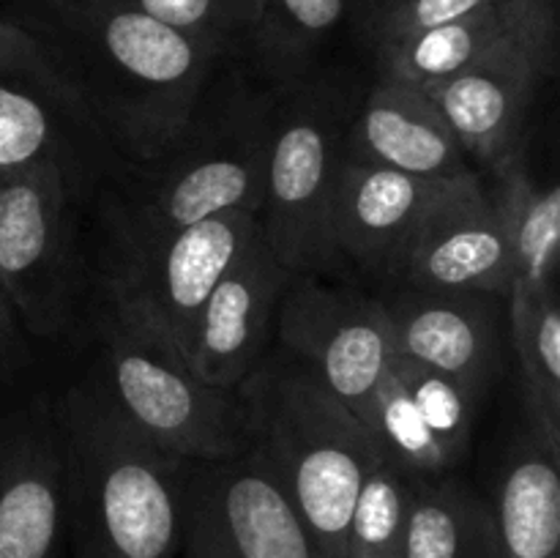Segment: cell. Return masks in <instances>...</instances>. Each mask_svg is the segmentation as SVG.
Returning a JSON list of instances; mask_svg holds the SVG:
<instances>
[{"instance_id":"cell-4","label":"cell","mask_w":560,"mask_h":558,"mask_svg":"<svg viewBox=\"0 0 560 558\" xmlns=\"http://www.w3.org/2000/svg\"><path fill=\"white\" fill-rule=\"evenodd\" d=\"M102 317L109 388L124 414L178 460H230L252 446L235 392L211 388L153 323L109 284Z\"/></svg>"},{"instance_id":"cell-9","label":"cell","mask_w":560,"mask_h":558,"mask_svg":"<svg viewBox=\"0 0 560 558\" xmlns=\"http://www.w3.org/2000/svg\"><path fill=\"white\" fill-rule=\"evenodd\" d=\"M279 342L370 430L372 399L394 356L383 301L295 277L277 312Z\"/></svg>"},{"instance_id":"cell-8","label":"cell","mask_w":560,"mask_h":558,"mask_svg":"<svg viewBox=\"0 0 560 558\" xmlns=\"http://www.w3.org/2000/svg\"><path fill=\"white\" fill-rule=\"evenodd\" d=\"M0 290L33 334H58L74 293L69 170L42 162L0 175Z\"/></svg>"},{"instance_id":"cell-1","label":"cell","mask_w":560,"mask_h":558,"mask_svg":"<svg viewBox=\"0 0 560 558\" xmlns=\"http://www.w3.org/2000/svg\"><path fill=\"white\" fill-rule=\"evenodd\" d=\"M11 22L36 38L60 102L137 164L184 140L219 60L129 0H31Z\"/></svg>"},{"instance_id":"cell-14","label":"cell","mask_w":560,"mask_h":558,"mask_svg":"<svg viewBox=\"0 0 560 558\" xmlns=\"http://www.w3.org/2000/svg\"><path fill=\"white\" fill-rule=\"evenodd\" d=\"M498 295L405 284L383 301L394 353L454 377L476 399L498 370Z\"/></svg>"},{"instance_id":"cell-16","label":"cell","mask_w":560,"mask_h":558,"mask_svg":"<svg viewBox=\"0 0 560 558\" xmlns=\"http://www.w3.org/2000/svg\"><path fill=\"white\" fill-rule=\"evenodd\" d=\"M345 156L446 181L470 164L430 93L377 80L345 131Z\"/></svg>"},{"instance_id":"cell-22","label":"cell","mask_w":560,"mask_h":558,"mask_svg":"<svg viewBox=\"0 0 560 558\" xmlns=\"http://www.w3.org/2000/svg\"><path fill=\"white\" fill-rule=\"evenodd\" d=\"M345 11L348 0H255L246 49L279 88L295 85L337 31Z\"/></svg>"},{"instance_id":"cell-15","label":"cell","mask_w":560,"mask_h":558,"mask_svg":"<svg viewBox=\"0 0 560 558\" xmlns=\"http://www.w3.org/2000/svg\"><path fill=\"white\" fill-rule=\"evenodd\" d=\"M545 80L517 42H506L430 93L465 156L498 170L523 151L530 98Z\"/></svg>"},{"instance_id":"cell-12","label":"cell","mask_w":560,"mask_h":558,"mask_svg":"<svg viewBox=\"0 0 560 558\" xmlns=\"http://www.w3.org/2000/svg\"><path fill=\"white\" fill-rule=\"evenodd\" d=\"M293 279L295 274L277 260L262 230H257L211 290L186 345L189 370L206 386L235 392L246 381Z\"/></svg>"},{"instance_id":"cell-28","label":"cell","mask_w":560,"mask_h":558,"mask_svg":"<svg viewBox=\"0 0 560 558\" xmlns=\"http://www.w3.org/2000/svg\"><path fill=\"white\" fill-rule=\"evenodd\" d=\"M164 25L186 33L217 58L249 44L255 0H129Z\"/></svg>"},{"instance_id":"cell-25","label":"cell","mask_w":560,"mask_h":558,"mask_svg":"<svg viewBox=\"0 0 560 558\" xmlns=\"http://www.w3.org/2000/svg\"><path fill=\"white\" fill-rule=\"evenodd\" d=\"M370 432L383 457L408 476H441L454 465L421 419L394 361L372 399Z\"/></svg>"},{"instance_id":"cell-7","label":"cell","mask_w":560,"mask_h":558,"mask_svg":"<svg viewBox=\"0 0 560 558\" xmlns=\"http://www.w3.org/2000/svg\"><path fill=\"white\" fill-rule=\"evenodd\" d=\"M184 558H317L293 503L257 449L186 460L180 470Z\"/></svg>"},{"instance_id":"cell-3","label":"cell","mask_w":560,"mask_h":558,"mask_svg":"<svg viewBox=\"0 0 560 558\" xmlns=\"http://www.w3.org/2000/svg\"><path fill=\"white\" fill-rule=\"evenodd\" d=\"M252 449L293 503L317 558H345L355 496L383 457L355 419L299 359L257 364L235 388Z\"/></svg>"},{"instance_id":"cell-18","label":"cell","mask_w":560,"mask_h":558,"mask_svg":"<svg viewBox=\"0 0 560 558\" xmlns=\"http://www.w3.org/2000/svg\"><path fill=\"white\" fill-rule=\"evenodd\" d=\"M558 454L539 435L509 457L490 507L498 558L560 556Z\"/></svg>"},{"instance_id":"cell-6","label":"cell","mask_w":560,"mask_h":558,"mask_svg":"<svg viewBox=\"0 0 560 558\" xmlns=\"http://www.w3.org/2000/svg\"><path fill=\"white\" fill-rule=\"evenodd\" d=\"M271 113L260 230L277 260L306 277L331 260L328 206L345 156L348 98L304 80Z\"/></svg>"},{"instance_id":"cell-5","label":"cell","mask_w":560,"mask_h":558,"mask_svg":"<svg viewBox=\"0 0 560 558\" xmlns=\"http://www.w3.org/2000/svg\"><path fill=\"white\" fill-rule=\"evenodd\" d=\"M271 113L260 102H230L197 113L184 140L151 162L145 184L120 211V244L156 239L228 211L260 217Z\"/></svg>"},{"instance_id":"cell-26","label":"cell","mask_w":560,"mask_h":558,"mask_svg":"<svg viewBox=\"0 0 560 558\" xmlns=\"http://www.w3.org/2000/svg\"><path fill=\"white\" fill-rule=\"evenodd\" d=\"M408 507L410 476L381 457L355 496L345 558H402Z\"/></svg>"},{"instance_id":"cell-30","label":"cell","mask_w":560,"mask_h":558,"mask_svg":"<svg viewBox=\"0 0 560 558\" xmlns=\"http://www.w3.org/2000/svg\"><path fill=\"white\" fill-rule=\"evenodd\" d=\"M541 77L558 66V0H492Z\"/></svg>"},{"instance_id":"cell-19","label":"cell","mask_w":560,"mask_h":558,"mask_svg":"<svg viewBox=\"0 0 560 558\" xmlns=\"http://www.w3.org/2000/svg\"><path fill=\"white\" fill-rule=\"evenodd\" d=\"M506 42H517L495 3L476 14L416 33L386 49H377V74L386 82H399L416 91L432 93L443 82L468 71Z\"/></svg>"},{"instance_id":"cell-31","label":"cell","mask_w":560,"mask_h":558,"mask_svg":"<svg viewBox=\"0 0 560 558\" xmlns=\"http://www.w3.org/2000/svg\"><path fill=\"white\" fill-rule=\"evenodd\" d=\"M0 71L27 74L42 82H49L47 63H44V55L38 49L36 38L11 20H0ZM49 88H52V82H49Z\"/></svg>"},{"instance_id":"cell-29","label":"cell","mask_w":560,"mask_h":558,"mask_svg":"<svg viewBox=\"0 0 560 558\" xmlns=\"http://www.w3.org/2000/svg\"><path fill=\"white\" fill-rule=\"evenodd\" d=\"M492 5V0H359L355 31L375 55L402 38L432 31L438 25L476 14Z\"/></svg>"},{"instance_id":"cell-2","label":"cell","mask_w":560,"mask_h":558,"mask_svg":"<svg viewBox=\"0 0 560 558\" xmlns=\"http://www.w3.org/2000/svg\"><path fill=\"white\" fill-rule=\"evenodd\" d=\"M63 528L74 558H175L180 470L115 399L109 383L69 388L55 410Z\"/></svg>"},{"instance_id":"cell-27","label":"cell","mask_w":560,"mask_h":558,"mask_svg":"<svg viewBox=\"0 0 560 558\" xmlns=\"http://www.w3.org/2000/svg\"><path fill=\"white\" fill-rule=\"evenodd\" d=\"M410 399L419 408L421 419L430 427L432 438L441 443L446 457L457 463L465 454L470 441V425H474L476 397L454 377L432 370V367L410 361L405 356H392Z\"/></svg>"},{"instance_id":"cell-20","label":"cell","mask_w":560,"mask_h":558,"mask_svg":"<svg viewBox=\"0 0 560 558\" xmlns=\"http://www.w3.org/2000/svg\"><path fill=\"white\" fill-rule=\"evenodd\" d=\"M402 558H498L490 507L446 474L410 476Z\"/></svg>"},{"instance_id":"cell-23","label":"cell","mask_w":560,"mask_h":558,"mask_svg":"<svg viewBox=\"0 0 560 558\" xmlns=\"http://www.w3.org/2000/svg\"><path fill=\"white\" fill-rule=\"evenodd\" d=\"M512 328L536 435L560 452V317L556 290H512Z\"/></svg>"},{"instance_id":"cell-24","label":"cell","mask_w":560,"mask_h":558,"mask_svg":"<svg viewBox=\"0 0 560 558\" xmlns=\"http://www.w3.org/2000/svg\"><path fill=\"white\" fill-rule=\"evenodd\" d=\"M60 98L47 82L0 71V175L20 173L42 162L63 164V135L58 129Z\"/></svg>"},{"instance_id":"cell-17","label":"cell","mask_w":560,"mask_h":558,"mask_svg":"<svg viewBox=\"0 0 560 558\" xmlns=\"http://www.w3.org/2000/svg\"><path fill=\"white\" fill-rule=\"evenodd\" d=\"M63 534V465L47 421L0 443V558H55Z\"/></svg>"},{"instance_id":"cell-32","label":"cell","mask_w":560,"mask_h":558,"mask_svg":"<svg viewBox=\"0 0 560 558\" xmlns=\"http://www.w3.org/2000/svg\"><path fill=\"white\" fill-rule=\"evenodd\" d=\"M11 337H14V310H11L3 290H0V375H3V364L11 348Z\"/></svg>"},{"instance_id":"cell-13","label":"cell","mask_w":560,"mask_h":558,"mask_svg":"<svg viewBox=\"0 0 560 558\" xmlns=\"http://www.w3.org/2000/svg\"><path fill=\"white\" fill-rule=\"evenodd\" d=\"M457 178V175H454ZM446 181L342 156L328 206V246L366 271L388 274Z\"/></svg>"},{"instance_id":"cell-21","label":"cell","mask_w":560,"mask_h":558,"mask_svg":"<svg viewBox=\"0 0 560 558\" xmlns=\"http://www.w3.org/2000/svg\"><path fill=\"white\" fill-rule=\"evenodd\" d=\"M498 202L509 241H512V290L552 288L560 241V191L556 184H539L525 164L523 151L492 170ZM509 290V293H512Z\"/></svg>"},{"instance_id":"cell-10","label":"cell","mask_w":560,"mask_h":558,"mask_svg":"<svg viewBox=\"0 0 560 558\" xmlns=\"http://www.w3.org/2000/svg\"><path fill=\"white\" fill-rule=\"evenodd\" d=\"M257 230V213L228 211L156 239L124 244L126 257L109 284L186 356L208 295Z\"/></svg>"},{"instance_id":"cell-11","label":"cell","mask_w":560,"mask_h":558,"mask_svg":"<svg viewBox=\"0 0 560 558\" xmlns=\"http://www.w3.org/2000/svg\"><path fill=\"white\" fill-rule=\"evenodd\" d=\"M392 277L413 288L509 295L512 241L492 191L474 170L457 175L421 217Z\"/></svg>"}]
</instances>
